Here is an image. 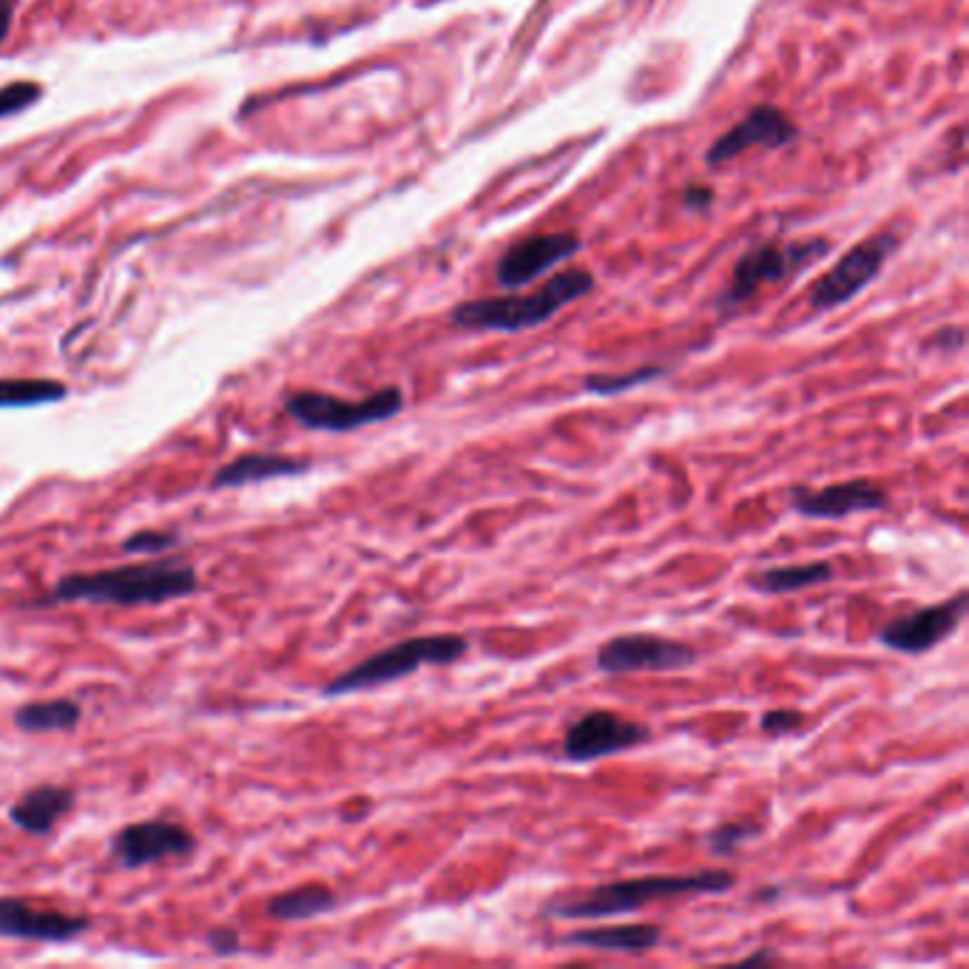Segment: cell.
<instances>
[{"label": "cell", "mask_w": 969, "mask_h": 969, "mask_svg": "<svg viewBox=\"0 0 969 969\" xmlns=\"http://www.w3.org/2000/svg\"><path fill=\"white\" fill-rule=\"evenodd\" d=\"M777 952L773 950H759V952H753V956H748L745 958V963H751V961H777Z\"/></svg>", "instance_id": "32"}, {"label": "cell", "mask_w": 969, "mask_h": 969, "mask_svg": "<svg viewBox=\"0 0 969 969\" xmlns=\"http://www.w3.org/2000/svg\"><path fill=\"white\" fill-rule=\"evenodd\" d=\"M109 848L122 870H140L173 856H191L197 850V836L171 819H146L117 830Z\"/></svg>", "instance_id": "11"}, {"label": "cell", "mask_w": 969, "mask_h": 969, "mask_svg": "<svg viewBox=\"0 0 969 969\" xmlns=\"http://www.w3.org/2000/svg\"><path fill=\"white\" fill-rule=\"evenodd\" d=\"M91 930L89 916L38 907L27 899H0V938L32 943H69Z\"/></svg>", "instance_id": "12"}, {"label": "cell", "mask_w": 969, "mask_h": 969, "mask_svg": "<svg viewBox=\"0 0 969 969\" xmlns=\"http://www.w3.org/2000/svg\"><path fill=\"white\" fill-rule=\"evenodd\" d=\"M833 578V566L828 560L816 563H793V566H770L748 575V586L759 595H793V591L813 589Z\"/></svg>", "instance_id": "19"}, {"label": "cell", "mask_w": 969, "mask_h": 969, "mask_svg": "<svg viewBox=\"0 0 969 969\" xmlns=\"http://www.w3.org/2000/svg\"><path fill=\"white\" fill-rule=\"evenodd\" d=\"M308 469H310L308 458L284 456V452H244V456L222 463V467L213 472L211 487L242 489V487H251V483L277 481V478L304 476Z\"/></svg>", "instance_id": "16"}, {"label": "cell", "mask_w": 969, "mask_h": 969, "mask_svg": "<svg viewBox=\"0 0 969 969\" xmlns=\"http://www.w3.org/2000/svg\"><path fill=\"white\" fill-rule=\"evenodd\" d=\"M963 617H967V595L958 591L952 600L927 606V609H912L890 620L879 631V642L885 649L899 651V655L921 657L941 646L947 637L956 635Z\"/></svg>", "instance_id": "10"}, {"label": "cell", "mask_w": 969, "mask_h": 969, "mask_svg": "<svg viewBox=\"0 0 969 969\" xmlns=\"http://www.w3.org/2000/svg\"><path fill=\"white\" fill-rule=\"evenodd\" d=\"M208 950L217 952V956H239L242 952V938L231 927H217V930L208 932L206 938Z\"/></svg>", "instance_id": "28"}, {"label": "cell", "mask_w": 969, "mask_h": 969, "mask_svg": "<svg viewBox=\"0 0 969 969\" xmlns=\"http://www.w3.org/2000/svg\"><path fill=\"white\" fill-rule=\"evenodd\" d=\"M339 899L336 892L324 885H302L293 890H284L268 901V916L282 921V925H296V921H310L324 912L336 910Z\"/></svg>", "instance_id": "20"}, {"label": "cell", "mask_w": 969, "mask_h": 969, "mask_svg": "<svg viewBox=\"0 0 969 969\" xmlns=\"http://www.w3.org/2000/svg\"><path fill=\"white\" fill-rule=\"evenodd\" d=\"M797 122L790 120L777 106H757L742 120L728 129L726 134L713 140L708 148V166H726V162L737 160L739 154L751 151V148H782L797 137Z\"/></svg>", "instance_id": "15"}, {"label": "cell", "mask_w": 969, "mask_h": 969, "mask_svg": "<svg viewBox=\"0 0 969 969\" xmlns=\"http://www.w3.org/2000/svg\"><path fill=\"white\" fill-rule=\"evenodd\" d=\"M404 410V390L396 384L370 392L367 399L347 401L319 390L290 392L284 399V412L296 424L316 432H356L361 427L390 421Z\"/></svg>", "instance_id": "5"}, {"label": "cell", "mask_w": 969, "mask_h": 969, "mask_svg": "<svg viewBox=\"0 0 969 969\" xmlns=\"http://www.w3.org/2000/svg\"><path fill=\"white\" fill-rule=\"evenodd\" d=\"M759 825L751 822H726L719 825V828H713L711 833H708V848H711L713 856H733L739 848H742L745 841L753 839V836H759Z\"/></svg>", "instance_id": "24"}, {"label": "cell", "mask_w": 969, "mask_h": 969, "mask_svg": "<svg viewBox=\"0 0 969 969\" xmlns=\"http://www.w3.org/2000/svg\"><path fill=\"white\" fill-rule=\"evenodd\" d=\"M78 793L63 785H38L9 808V822L29 836H46L74 808Z\"/></svg>", "instance_id": "17"}, {"label": "cell", "mask_w": 969, "mask_h": 969, "mask_svg": "<svg viewBox=\"0 0 969 969\" xmlns=\"http://www.w3.org/2000/svg\"><path fill=\"white\" fill-rule=\"evenodd\" d=\"M713 200V191L711 188H700V186H691L686 191V206L688 208H706L708 202Z\"/></svg>", "instance_id": "30"}, {"label": "cell", "mask_w": 969, "mask_h": 969, "mask_svg": "<svg viewBox=\"0 0 969 969\" xmlns=\"http://www.w3.org/2000/svg\"><path fill=\"white\" fill-rule=\"evenodd\" d=\"M805 722V717L799 711H793V708H773V711H765L762 713V731L770 733V737H785V733L797 731L799 726Z\"/></svg>", "instance_id": "27"}, {"label": "cell", "mask_w": 969, "mask_h": 969, "mask_svg": "<svg viewBox=\"0 0 969 969\" xmlns=\"http://www.w3.org/2000/svg\"><path fill=\"white\" fill-rule=\"evenodd\" d=\"M595 290V277L589 270L569 268L555 273L549 282L540 284L527 296H489L472 299L452 310L450 321L461 330H481V333H523L546 324L563 308Z\"/></svg>", "instance_id": "3"}, {"label": "cell", "mask_w": 969, "mask_h": 969, "mask_svg": "<svg viewBox=\"0 0 969 969\" xmlns=\"http://www.w3.org/2000/svg\"><path fill=\"white\" fill-rule=\"evenodd\" d=\"M697 660H700V655L688 642L649 635V631H635V635H620L603 642L598 657H595V666L606 677L640 675V671L671 675V671H686V668L697 666Z\"/></svg>", "instance_id": "7"}, {"label": "cell", "mask_w": 969, "mask_h": 969, "mask_svg": "<svg viewBox=\"0 0 969 969\" xmlns=\"http://www.w3.org/2000/svg\"><path fill=\"white\" fill-rule=\"evenodd\" d=\"M14 18V0H0V40L9 34Z\"/></svg>", "instance_id": "31"}, {"label": "cell", "mask_w": 969, "mask_h": 969, "mask_svg": "<svg viewBox=\"0 0 969 969\" xmlns=\"http://www.w3.org/2000/svg\"><path fill=\"white\" fill-rule=\"evenodd\" d=\"M69 396V387L54 379H0V410L58 404Z\"/></svg>", "instance_id": "22"}, {"label": "cell", "mask_w": 969, "mask_h": 969, "mask_svg": "<svg viewBox=\"0 0 969 969\" xmlns=\"http://www.w3.org/2000/svg\"><path fill=\"white\" fill-rule=\"evenodd\" d=\"M788 498L793 512L810 520H845L859 512H879L890 503L887 489L870 478L830 483L825 489L793 487Z\"/></svg>", "instance_id": "14"}, {"label": "cell", "mask_w": 969, "mask_h": 969, "mask_svg": "<svg viewBox=\"0 0 969 969\" xmlns=\"http://www.w3.org/2000/svg\"><path fill=\"white\" fill-rule=\"evenodd\" d=\"M40 94H43V89L38 83H27V80L3 86L0 89V117H12L18 111L29 109L32 103H38Z\"/></svg>", "instance_id": "26"}, {"label": "cell", "mask_w": 969, "mask_h": 969, "mask_svg": "<svg viewBox=\"0 0 969 969\" xmlns=\"http://www.w3.org/2000/svg\"><path fill=\"white\" fill-rule=\"evenodd\" d=\"M469 651L463 635H424L407 637L392 642L387 649L376 651L367 660L356 662L353 668L341 671L336 680L321 688L324 697H347V693L372 691V688L390 686V682L407 680L424 666H452Z\"/></svg>", "instance_id": "4"}, {"label": "cell", "mask_w": 969, "mask_h": 969, "mask_svg": "<svg viewBox=\"0 0 969 969\" xmlns=\"http://www.w3.org/2000/svg\"><path fill=\"white\" fill-rule=\"evenodd\" d=\"M733 887H737V876L719 867L691 870V873L640 876V879L606 881L569 899H555L546 905L543 912L552 918H566V921H600V918L631 916L657 901L682 899V896H719V892H731Z\"/></svg>", "instance_id": "2"}, {"label": "cell", "mask_w": 969, "mask_h": 969, "mask_svg": "<svg viewBox=\"0 0 969 969\" xmlns=\"http://www.w3.org/2000/svg\"><path fill=\"white\" fill-rule=\"evenodd\" d=\"M662 941V930L657 925H620V927H589V930H571L560 938L566 947L580 950L615 952V956H646L657 950Z\"/></svg>", "instance_id": "18"}, {"label": "cell", "mask_w": 969, "mask_h": 969, "mask_svg": "<svg viewBox=\"0 0 969 969\" xmlns=\"http://www.w3.org/2000/svg\"><path fill=\"white\" fill-rule=\"evenodd\" d=\"M899 237L896 233H879L865 242L853 244L825 277L816 279L808 290V304L813 310H833L848 304L861 293L867 284L881 273L890 253L896 251Z\"/></svg>", "instance_id": "8"}, {"label": "cell", "mask_w": 969, "mask_h": 969, "mask_svg": "<svg viewBox=\"0 0 969 969\" xmlns=\"http://www.w3.org/2000/svg\"><path fill=\"white\" fill-rule=\"evenodd\" d=\"M666 372H668L666 367L646 364L629 372H617V376H586L583 390L591 392V396H623V392L637 390V387L662 379Z\"/></svg>", "instance_id": "23"}, {"label": "cell", "mask_w": 969, "mask_h": 969, "mask_svg": "<svg viewBox=\"0 0 969 969\" xmlns=\"http://www.w3.org/2000/svg\"><path fill=\"white\" fill-rule=\"evenodd\" d=\"M651 739V728L646 722L623 717L617 711H589L578 717L566 728L563 757L575 765H591L598 759L617 757V753L635 751Z\"/></svg>", "instance_id": "9"}, {"label": "cell", "mask_w": 969, "mask_h": 969, "mask_svg": "<svg viewBox=\"0 0 969 969\" xmlns=\"http://www.w3.org/2000/svg\"><path fill=\"white\" fill-rule=\"evenodd\" d=\"M830 251L828 239H802L788 244H759L751 253H745L733 264L731 284L722 293L719 304L722 310H733L745 304L765 284H779L785 279L797 277L799 270L819 262Z\"/></svg>", "instance_id": "6"}, {"label": "cell", "mask_w": 969, "mask_h": 969, "mask_svg": "<svg viewBox=\"0 0 969 969\" xmlns=\"http://www.w3.org/2000/svg\"><path fill=\"white\" fill-rule=\"evenodd\" d=\"M83 708L74 700H43L27 702L14 711V726L27 733H58L78 728Z\"/></svg>", "instance_id": "21"}, {"label": "cell", "mask_w": 969, "mask_h": 969, "mask_svg": "<svg viewBox=\"0 0 969 969\" xmlns=\"http://www.w3.org/2000/svg\"><path fill=\"white\" fill-rule=\"evenodd\" d=\"M200 589L197 569L177 560L117 566V569L71 571L63 575L46 598L32 606L94 603V606H162L191 598Z\"/></svg>", "instance_id": "1"}, {"label": "cell", "mask_w": 969, "mask_h": 969, "mask_svg": "<svg viewBox=\"0 0 969 969\" xmlns=\"http://www.w3.org/2000/svg\"><path fill=\"white\" fill-rule=\"evenodd\" d=\"M180 543V535L166 532V529H140L131 538L122 540L126 555H162Z\"/></svg>", "instance_id": "25"}, {"label": "cell", "mask_w": 969, "mask_h": 969, "mask_svg": "<svg viewBox=\"0 0 969 969\" xmlns=\"http://www.w3.org/2000/svg\"><path fill=\"white\" fill-rule=\"evenodd\" d=\"M580 251V239L575 233H535L509 244L503 257L495 264V279L507 290H518L532 284L535 279L558 268Z\"/></svg>", "instance_id": "13"}, {"label": "cell", "mask_w": 969, "mask_h": 969, "mask_svg": "<svg viewBox=\"0 0 969 969\" xmlns=\"http://www.w3.org/2000/svg\"><path fill=\"white\" fill-rule=\"evenodd\" d=\"M930 344L932 347H941V350H947V353H956V350H961V347H963V330L961 328L938 330V333L932 336Z\"/></svg>", "instance_id": "29"}]
</instances>
